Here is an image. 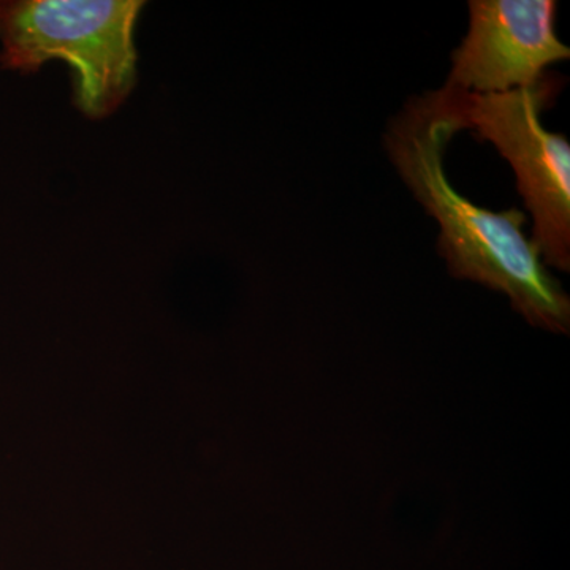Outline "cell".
Returning <instances> with one entry per match:
<instances>
[{"label":"cell","mask_w":570,"mask_h":570,"mask_svg":"<svg viewBox=\"0 0 570 570\" xmlns=\"http://www.w3.org/2000/svg\"><path fill=\"white\" fill-rule=\"evenodd\" d=\"M557 13L554 0H471L469 31L450 56L444 86L502 94L539 85L550 66L570 58Z\"/></svg>","instance_id":"277c9868"},{"label":"cell","mask_w":570,"mask_h":570,"mask_svg":"<svg viewBox=\"0 0 570 570\" xmlns=\"http://www.w3.org/2000/svg\"><path fill=\"white\" fill-rule=\"evenodd\" d=\"M141 0H0V66L36 73L50 61L73 70V102L108 118L137 85L135 26Z\"/></svg>","instance_id":"7a4b0ae2"},{"label":"cell","mask_w":570,"mask_h":570,"mask_svg":"<svg viewBox=\"0 0 570 570\" xmlns=\"http://www.w3.org/2000/svg\"><path fill=\"white\" fill-rule=\"evenodd\" d=\"M455 135L423 96L409 99L384 135L397 175L439 225L438 250L450 275L502 292L531 325L568 335L569 296L524 235V213L480 208L449 181L444 156Z\"/></svg>","instance_id":"6da1fadb"},{"label":"cell","mask_w":570,"mask_h":570,"mask_svg":"<svg viewBox=\"0 0 570 570\" xmlns=\"http://www.w3.org/2000/svg\"><path fill=\"white\" fill-rule=\"evenodd\" d=\"M560 88L547 75L539 85L517 91L475 94L442 86L423 97L456 134L469 130L508 160L531 213V242L543 265L569 273L570 145L564 135L549 132L540 122Z\"/></svg>","instance_id":"3957f363"}]
</instances>
